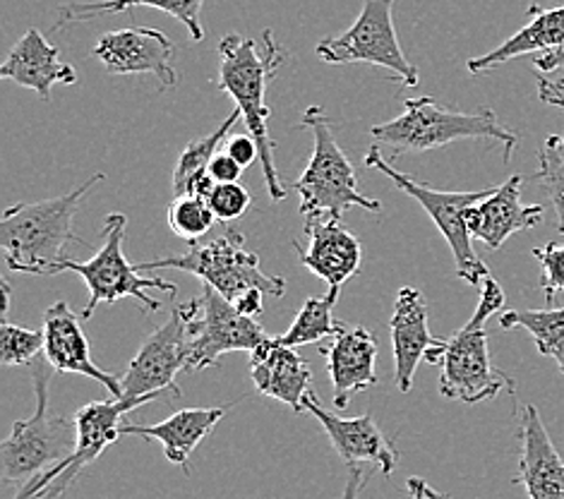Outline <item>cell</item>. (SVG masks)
<instances>
[{
	"instance_id": "cell-38",
	"label": "cell",
	"mask_w": 564,
	"mask_h": 499,
	"mask_svg": "<svg viewBox=\"0 0 564 499\" xmlns=\"http://www.w3.org/2000/svg\"><path fill=\"white\" fill-rule=\"evenodd\" d=\"M533 63H535V67H539L541 73H553V70H557V67H564V46L555 48V51L541 53V56L535 58Z\"/></svg>"
},
{
	"instance_id": "cell-29",
	"label": "cell",
	"mask_w": 564,
	"mask_h": 499,
	"mask_svg": "<svg viewBox=\"0 0 564 499\" xmlns=\"http://www.w3.org/2000/svg\"><path fill=\"white\" fill-rule=\"evenodd\" d=\"M339 293L327 291L322 299H307L301 307L299 317L293 319L286 334L276 336L279 344L284 346H307V344H319L325 339H332L334 334H339L344 322L334 317V305H337Z\"/></svg>"
},
{
	"instance_id": "cell-11",
	"label": "cell",
	"mask_w": 564,
	"mask_h": 499,
	"mask_svg": "<svg viewBox=\"0 0 564 499\" xmlns=\"http://www.w3.org/2000/svg\"><path fill=\"white\" fill-rule=\"evenodd\" d=\"M394 3L397 0H362L360 15L344 34L327 36L317 44L319 61L329 65H378L392 73L399 85H419V67L404 56L394 30Z\"/></svg>"
},
{
	"instance_id": "cell-4",
	"label": "cell",
	"mask_w": 564,
	"mask_h": 499,
	"mask_svg": "<svg viewBox=\"0 0 564 499\" xmlns=\"http://www.w3.org/2000/svg\"><path fill=\"white\" fill-rule=\"evenodd\" d=\"M370 134L397 154L440 150L459 140H495L505 147V161H509L519 144V134L505 128L492 109L464 113L433 97L404 99V113L372 126Z\"/></svg>"
},
{
	"instance_id": "cell-3",
	"label": "cell",
	"mask_w": 564,
	"mask_h": 499,
	"mask_svg": "<svg viewBox=\"0 0 564 499\" xmlns=\"http://www.w3.org/2000/svg\"><path fill=\"white\" fill-rule=\"evenodd\" d=\"M505 307V291L490 274L480 283V301L471 319L449 339L427 354V362L440 368V394L474 406L495 399L514 382L497 370L488 348V319Z\"/></svg>"
},
{
	"instance_id": "cell-39",
	"label": "cell",
	"mask_w": 564,
	"mask_h": 499,
	"mask_svg": "<svg viewBox=\"0 0 564 499\" xmlns=\"http://www.w3.org/2000/svg\"><path fill=\"white\" fill-rule=\"evenodd\" d=\"M406 488H409V495H413V497H440V492L430 488V485L421 478H409Z\"/></svg>"
},
{
	"instance_id": "cell-37",
	"label": "cell",
	"mask_w": 564,
	"mask_h": 499,
	"mask_svg": "<svg viewBox=\"0 0 564 499\" xmlns=\"http://www.w3.org/2000/svg\"><path fill=\"white\" fill-rule=\"evenodd\" d=\"M539 94H541V101H545L550 106H557V109L564 111V94L557 89L555 83H550V79H545V77H539ZM547 142L555 147V152L564 161V134L562 138H557V134H550Z\"/></svg>"
},
{
	"instance_id": "cell-6",
	"label": "cell",
	"mask_w": 564,
	"mask_h": 499,
	"mask_svg": "<svg viewBox=\"0 0 564 499\" xmlns=\"http://www.w3.org/2000/svg\"><path fill=\"white\" fill-rule=\"evenodd\" d=\"M301 128L311 130L315 138L311 164H307L299 181L291 183V191L301 195L299 211L303 217L341 219L351 207L366 209L372 214L382 211L380 199H372L358 191L356 171L339 147L337 138H334L332 120L325 113V109L311 106V109L303 113Z\"/></svg>"
},
{
	"instance_id": "cell-7",
	"label": "cell",
	"mask_w": 564,
	"mask_h": 499,
	"mask_svg": "<svg viewBox=\"0 0 564 499\" xmlns=\"http://www.w3.org/2000/svg\"><path fill=\"white\" fill-rule=\"evenodd\" d=\"M126 226L128 219L123 214H109L104 221V242L101 248L94 252L91 260L77 262L63 258L51 269V274L73 272L85 279L89 289V301L83 310V319H89L99 305H113L123 299H135L138 303L144 305L147 313H156L161 303L152 299L150 291H164L169 295H176V283L159 276H142L140 269L126 260Z\"/></svg>"
},
{
	"instance_id": "cell-22",
	"label": "cell",
	"mask_w": 564,
	"mask_h": 499,
	"mask_svg": "<svg viewBox=\"0 0 564 499\" xmlns=\"http://www.w3.org/2000/svg\"><path fill=\"white\" fill-rule=\"evenodd\" d=\"M517 482L531 499H564V462L531 403L521 409V458Z\"/></svg>"
},
{
	"instance_id": "cell-18",
	"label": "cell",
	"mask_w": 564,
	"mask_h": 499,
	"mask_svg": "<svg viewBox=\"0 0 564 499\" xmlns=\"http://www.w3.org/2000/svg\"><path fill=\"white\" fill-rule=\"evenodd\" d=\"M319 354L327 358L337 409H346L356 394L378 384V372H375L378 341L366 327L344 325L339 334L332 336L329 346H319Z\"/></svg>"
},
{
	"instance_id": "cell-19",
	"label": "cell",
	"mask_w": 564,
	"mask_h": 499,
	"mask_svg": "<svg viewBox=\"0 0 564 499\" xmlns=\"http://www.w3.org/2000/svg\"><path fill=\"white\" fill-rule=\"evenodd\" d=\"M521 183L523 175H512L502 185H497L486 199L476 202L466 214L471 236L486 242L490 250H500L509 236L529 231L543 221V205H523L521 202Z\"/></svg>"
},
{
	"instance_id": "cell-16",
	"label": "cell",
	"mask_w": 564,
	"mask_h": 499,
	"mask_svg": "<svg viewBox=\"0 0 564 499\" xmlns=\"http://www.w3.org/2000/svg\"><path fill=\"white\" fill-rule=\"evenodd\" d=\"M305 236L307 248L293 242L295 254L305 269H311L315 276L327 283L332 293H339L344 283L360 272V240L351 231H346L341 219L332 217L305 219Z\"/></svg>"
},
{
	"instance_id": "cell-9",
	"label": "cell",
	"mask_w": 564,
	"mask_h": 499,
	"mask_svg": "<svg viewBox=\"0 0 564 499\" xmlns=\"http://www.w3.org/2000/svg\"><path fill=\"white\" fill-rule=\"evenodd\" d=\"M366 166L384 173L389 181H392L401 193L413 197L419 205L430 214V219L437 226V231L445 236L447 246L454 254V264H456V276L462 281L471 283V286L480 289V283L486 281L488 264L482 262L478 254L474 252V236L471 228H468L466 214L471 209L476 202L486 199L495 187H488V191H476V193H442L430 187L425 183H419L409 178L406 173L397 171L384 154L380 152V147H372V150L366 154Z\"/></svg>"
},
{
	"instance_id": "cell-10",
	"label": "cell",
	"mask_w": 564,
	"mask_h": 499,
	"mask_svg": "<svg viewBox=\"0 0 564 499\" xmlns=\"http://www.w3.org/2000/svg\"><path fill=\"white\" fill-rule=\"evenodd\" d=\"M178 310L185 317V370L214 368L221 356L234 350H250L260 346L267 334L240 310L212 289L203 286V293L195 301L181 303Z\"/></svg>"
},
{
	"instance_id": "cell-34",
	"label": "cell",
	"mask_w": 564,
	"mask_h": 499,
	"mask_svg": "<svg viewBox=\"0 0 564 499\" xmlns=\"http://www.w3.org/2000/svg\"><path fill=\"white\" fill-rule=\"evenodd\" d=\"M533 258L541 262V291L547 305H553L555 295L564 293V242H547L543 248L533 250Z\"/></svg>"
},
{
	"instance_id": "cell-31",
	"label": "cell",
	"mask_w": 564,
	"mask_h": 499,
	"mask_svg": "<svg viewBox=\"0 0 564 499\" xmlns=\"http://www.w3.org/2000/svg\"><path fill=\"white\" fill-rule=\"evenodd\" d=\"M44 329H26L10 325L8 319H3V327H0V362L6 368L10 366H30L32 360L44 354Z\"/></svg>"
},
{
	"instance_id": "cell-13",
	"label": "cell",
	"mask_w": 564,
	"mask_h": 499,
	"mask_svg": "<svg viewBox=\"0 0 564 499\" xmlns=\"http://www.w3.org/2000/svg\"><path fill=\"white\" fill-rule=\"evenodd\" d=\"M303 411L313 413L317 423L325 430L327 437L332 440V447L337 449L344 466L348 468L351 480L346 482L344 497H356L362 485L368 482L375 474H382L389 478L394 474L399 464V452L387 435L375 423L370 413L358 417H344L334 411H327L322 406L315 391H307L303 399Z\"/></svg>"
},
{
	"instance_id": "cell-12",
	"label": "cell",
	"mask_w": 564,
	"mask_h": 499,
	"mask_svg": "<svg viewBox=\"0 0 564 499\" xmlns=\"http://www.w3.org/2000/svg\"><path fill=\"white\" fill-rule=\"evenodd\" d=\"M161 394H144V397H120L111 401H94L87 403L85 409H79L75 415V425H77V447L75 452L65 458V462L51 466L44 474L34 476L32 480H26L18 499H30V497H61L68 492L79 474L87 466H91L97 458L104 454L106 447L118 442L120 437V421L123 415L130 411H135L144 403L156 401Z\"/></svg>"
},
{
	"instance_id": "cell-20",
	"label": "cell",
	"mask_w": 564,
	"mask_h": 499,
	"mask_svg": "<svg viewBox=\"0 0 564 499\" xmlns=\"http://www.w3.org/2000/svg\"><path fill=\"white\" fill-rule=\"evenodd\" d=\"M392 329V350H394V380L399 391H411L415 370L427 358L433 348H437L445 339H435L427 327V301L425 295L404 286L397 293L394 313L389 319Z\"/></svg>"
},
{
	"instance_id": "cell-36",
	"label": "cell",
	"mask_w": 564,
	"mask_h": 499,
	"mask_svg": "<svg viewBox=\"0 0 564 499\" xmlns=\"http://www.w3.org/2000/svg\"><path fill=\"white\" fill-rule=\"evenodd\" d=\"M243 169L246 166H240L238 161L228 154L226 150L221 152H217L214 154V159H212V164H209V175L217 183H236L240 175H243Z\"/></svg>"
},
{
	"instance_id": "cell-14",
	"label": "cell",
	"mask_w": 564,
	"mask_h": 499,
	"mask_svg": "<svg viewBox=\"0 0 564 499\" xmlns=\"http://www.w3.org/2000/svg\"><path fill=\"white\" fill-rule=\"evenodd\" d=\"M185 370V317L178 305L171 310L169 319L147 336L130 368L120 377L123 397L135 399L144 394L181 397L176 375Z\"/></svg>"
},
{
	"instance_id": "cell-35",
	"label": "cell",
	"mask_w": 564,
	"mask_h": 499,
	"mask_svg": "<svg viewBox=\"0 0 564 499\" xmlns=\"http://www.w3.org/2000/svg\"><path fill=\"white\" fill-rule=\"evenodd\" d=\"M224 150L231 154L240 166H250L254 159H260V147L254 142L252 134H234L226 140Z\"/></svg>"
},
{
	"instance_id": "cell-15",
	"label": "cell",
	"mask_w": 564,
	"mask_h": 499,
	"mask_svg": "<svg viewBox=\"0 0 564 499\" xmlns=\"http://www.w3.org/2000/svg\"><path fill=\"white\" fill-rule=\"evenodd\" d=\"M91 53L111 75H154L161 89L178 85V73L173 65L176 46L164 32L152 26L106 32Z\"/></svg>"
},
{
	"instance_id": "cell-17",
	"label": "cell",
	"mask_w": 564,
	"mask_h": 499,
	"mask_svg": "<svg viewBox=\"0 0 564 499\" xmlns=\"http://www.w3.org/2000/svg\"><path fill=\"white\" fill-rule=\"evenodd\" d=\"M44 356L56 372H70V375H85L104 384L111 391V397H123V384L120 377L101 370L97 362L91 360L89 341L79 325V317L73 313V307L58 301L44 313Z\"/></svg>"
},
{
	"instance_id": "cell-28",
	"label": "cell",
	"mask_w": 564,
	"mask_h": 499,
	"mask_svg": "<svg viewBox=\"0 0 564 499\" xmlns=\"http://www.w3.org/2000/svg\"><path fill=\"white\" fill-rule=\"evenodd\" d=\"M500 327L527 329L541 356L555 358L564 372V307L555 310H505L500 315Z\"/></svg>"
},
{
	"instance_id": "cell-1",
	"label": "cell",
	"mask_w": 564,
	"mask_h": 499,
	"mask_svg": "<svg viewBox=\"0 0 564 499\" xmlns=\"http://www.w3.org/2000/svg\"><path fill=\"white\" fill-rule=\"evenodd\" d=\"M286 61V51L276 44L274 32L264 30L262 46L254 39L228 34L219 44V77L221 91L236 101V109L243 113L248 132L260 147V164L267 191L274 202L289 195V187L281 183L274 164V142L270 138V106H267V87L272 85L279 67Z\"/></svg>"
},
{
	"instance_id": "cell-33",
	"label": "cell",
	"mask_w": 564,
	"mask_h": 499,
	"mask_svg": "<svg viewBox=\"0 0 564 499\" xmlns=\"http://www.w3.org/2000/svg\"><path fill=\"white\" fill-rule=\"evenodd\" d=\"M207 202L212 205L214 214H217V219L228 224L238 217H243V214L250 209L252 195L246 191L243 185H238V181L236 183H217L212 187Z\"/></svg>"
},
{
	"instance_id": "cell-23",
	"label": "cell",
	"mask_w": 564,
	"mask_h": 499,
	"mask_svg": "<svg viewBox=\"0 0 564 499\" xmlns=\"http://www.w3.org/2000/svg\"><path fill=\"white\" fill-rule=\"evenodd\" d=\"M0 77L36 91L44 101L51 99V89L56 85L77 83L75 67L61 61V51L51 46L39 30H26L15 48L8 53Z\"/></svg>"
},
{
	"instance_id": "cell-27",
	"label": "cell",
	"mask_w": 564,
	"mask_h": 499,
	"mask_svg": "<svg viewBox=\"0 0 564 499\" xmlns=\"http://www.w3.org/2000/svg\"><path fill=\"white\" fill-rule=\"evenodd\" d=\"M240 118H243V113L234 109L231 116H228L217 130L185 147L178 156L176 169H173V193L209 197L212 187L217 185V181L209 175V164L214 154H217L226 144L228 132L234 130V126Z\"/></svg>"
},
{
	"instance_id": "cell-21",
	"label": "cell",
	"mask_w": 564,
	"mask_h": 499,
	"mask_svg": "<svg viewBox=\"0 0 564 499\" xmlns=\"http://www.w3.org/2000/svg\"><path fill=\"white\" fill-rule=\"evenodd\" d=\"M250 377L260 394L276 399L295 413H303V399L311 391L313 372L293 346L267 339L250 350Z\"/></svg>"
},
{
	"instance_id": "cell-2",
	"label": "cell",
	"mask_w": 564,
	"mask_h": 499,
	"mask_svg": "<svg viewBox=\"0 0 564 499\" xmlns=\"http://www.w3.org/2000/svg\"><path fill=\"white\" fill-rule=\"evenodd\" d=\"M104 178V173H94L68 195L8 207L0 217V246L8 269L22 274H51L70 242H85L73 231V219L79 202Z\"/></svg>"
},
{
	"instance_id": "cell-5",
	"label": "cell",
	"mask_w": 564,
	"mask_h": 499,
	"mask_svg": "<svg viewBox=\"0 0 564 499\" xmlns=\"http://www.w3.org/2000/svg\"><path fill=\"white\" fill-rule=\"evenodd\" d=\"M30 368L36 411L26 421L12 425V433L0 442V480L3 482L24 485L51 466L65 462L77 447V425L51 411L48 384L56 368L46 356L32 360Z\"/></svg>"
},
{
	"instance_id": "cell-26",
	"label": "cell",
	"mask_w": 564,
	"mask_h": 499,
	"mask_svg": "<svg viewBox=\"0 0 564 499\" xmlns=\"http://www.w3.org/2000/svg\"><path fill=\"white\" fill-rule=\"evenodd\" d=\"M203 6L205 0H89V3H65L58 8V20L53 22V32H58L68 24L113 15V12H126L132 8H154L176 18L185 26L187 34H191L193 42H203L205 26L203 20H199Z\"/></svg>"
},
{
	"instance_id": "cell-24",
	"label": "cell",
	"mask_w": 564,
	"mask_h": 499,
	"mask_svg": "<svg viewBox=\"0 0 564 499\" xmlns=\"http://www.w3.org/2000/svg\"><path fill=\"white\" fill-rule=\"evenodd\" d=\"M228 413V406H212V409H183L171 417L154 425H120V435H135L156 440L164 447V454L171 464L183 466L187 470L193 452L199 447V442L214 433V427Z\"/></svg>"
},
{
	"instance_id": "cell-25",
	"label": "cell",
	"mask_w": 564,
	"mask_h": 499,
	"mask_svg": "<svg viewBox=\"0 0 564 499\" xmlns=\"http://www.w3.org/2000/svg\"><path fill=\"white\" fill-rule=\"evenodd\" d=\"M562 46H564V6L541 8L533 3L529 8V22L523 24L517 34L505 39V42L495 51L468 61L466 70L471 75H480L519 56H529V53H547Z\"/></svg>"
},
{
	"instance_id": "cell-32",
	"label": "cell",
	"mask_w": 564,
	"mask_h": 499,
	"mask_svg": "<svg viewBox=\"0 0 564 499\" xmlns=\"http://www.w3.org/2000/svg\"><path fill=\"white\" fill-rule=\"evenodd\" d=\"M535 183L543 185L550 205L557 214V231L564 236V161L547 140L539 152V173L533 175Z\"/></svg>"
},
{
	"instance_id": "cell-8",
	"label": "cell",
	"mask_w": 564,
	"mask_h": 499,
	"mask_svg": "<svg viewBox=\"0 0 564 499\" xmlns=\"http://www.w3.org/2000/svg\"><path fill=\"white\" fill-rule=\"evenodd\" d=\"M140 272L150 269H181L217 289L224 299L236 303L250 291H264L272 299L286 293L284 276H267L260 269V258L246 250V238L236 228L226 226V234L209 242H191V250L173 258L135 264Z\"/></svg>"
},
{
	"instance_id": "cell-30",
	"label": "cell",
	"mask_w": 564,
	"mask_h": 499,
	"mask_svg": "<svg viewBox=\"0 0 564 499\" xmlns=\"http://www.w3.org/2000/svg\"><path fill=\"white\" fill-rule=\"evenodd\" d=\"M217 221L207 197L199 195H176L169 205L171 231L187 242H197Z\"/></svg>"
},
{
	"instance_id": "cell-40",
	"label": "cell",
	"mask_w": 564,
	"mask_h": 499,
	"mask_svg": "<svg viewBox=\"0 0 564 499\" xmlns=\"http://www.w3.org/2000/svg\"><path fill=\"white\" fill-rule=\"evenodd\" d=\"M10 313V281L3 279V319H8Z\"/></svg>"
},
{
	"instance_id": "cell-41",
	"label": "cell",
	"mask_w": 564,
	"mask_h": 499,
	"mask_svg": "<svg viewBox=\"0 0 564 499\" xmlns=\"http://www.w3.org/2000/svg\"><path fill=\"white\" fill-rule=\"evenodd\" d=\"M557 85V89L564 94V79H560V83H555Z\"/></svg>"
}]
</instances>
